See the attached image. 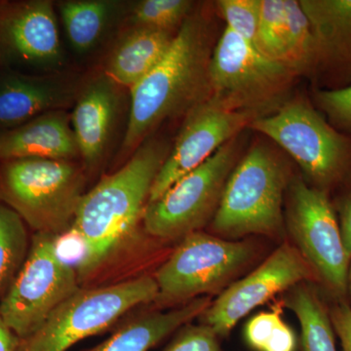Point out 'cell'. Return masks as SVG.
I'll list each match as a JSON object with an SVG mask.
<instances>
[{
	"instance_id": "obj_33",
	"label": "cell",
	"mask_w": 351,
	"mask_h": 351,
	"mask_svg": "<svg viewBox=\"0 0 351 351\" xmlns=\"http://www.w3.org/2000/svg\"><path fill=\"white\" fill-rule=\"evenodd\" d=\"M21 339L0 316V351H17Z\"/></svg>"
},
{
	"instance_id": "obj_28",
	"label": "cell",
	"mask_w": 351,
	"mask_h": 351,
	"mask_svg": "<svg viewBox=\"0 0 351 351\" xmlns=\"http://www.w3.org/2000/svg\"><path fill=\"white\" fill-rule=\"evenodd\" d=\"M217 6L226 29L256 46L261 16V0H219Z\"/></svg>"
},
{
	"instance_id": "obj_8",
	"label": "cell",
	"mask_w": 351,
	"mask_h": 351,
	"mask_svg": "<svg viewBox=\"0 0 351 351\" xmlns=\"http://www.w3.org/2000/svg\"><path fill=\"white\" fill-rule=\"evenodd\" d=\"M57 235L34 233L24 265L0 301V316L21 339L34 334L80 290V276L56 251Z\"/></svg>"
},
{
	"instance_id": "obj_32",
	"label": "cell",
	"mask_w": 351,
	"mask_h": 351,
	"mask_svg": "<svg viewBox=\"0 0 351 351\" xmlns=\"http://www.w3.org/2000/svg\"><path fill=\"white\" fill-rule=\"evenodd\" d=\"M339 226H341V237H343L346 250L351 258V195L346 198L341 207Z\"/></svg>"
},
{
	"instance_id": "obj_22",
	"label": "cell",
	"mask_w": 351,
	"mask_h": 351,
	"mask_svg": "<svg viewBox=\"0 0 351 351\" xmlns=\"http://www.w3.org/2000/svg\"><path fill=\"white\" fill-rule=\"evenodd\" d=\"M301 284L292 288L285 304L301 325L302 351H337L329 309L313 288Z\"/></svg>"
},
{
	"instance_id": "obj_34",
	"label": "cell",
	"mask_w": 351,
	"mask_h": 351,
	"mask_svg": "<svg viewBox=\"0 0 351 351\" xmlns=\"http://www.w3.org/2000/svg\"><path fill=\"white\" fill-rule=\"evenodd\" d=\"M348 295H350L351 299V258L350 262V267H348Z\"/></svg>"
},
{
	"instance_id": "obj_20",
	"label": "cell",
	"mask_w": 351,
	"mask_h": 351,
	"mask_svg": "<svg viewBox=\"0 0 351 351\" xmlns=\"http://www.w3.org/2000/svg\"><path fill=\"white\" fill-rule=\"evenodd\" d=\"M208 297L186 302L166 313H154L129 321L110 338L87 351H149L172 332L202 315L211 304Z\"/></svg>"
},
{
	"instance_id": "obj_13",
	"label": "cell",
	"mask_w": 351,
	"mask_h": 351,
	"mask_svg": "<svg viewBox=\"0 0 351 351\" xmlns=\"http://www.w3.org/2000/svg\"><path fill=\"white\" fill-rule=\"evenodd\" d=\"M315 276L301 252L283 244L257 269L226 288L202 314V324L226 337L256 307Z\"/></svg>"
},
{
	"instance_id": "obj_23",
	"label": "cell",
	"mask_w": 351,
	"mask_h": 351,
	"mask_svg": "<svg viewBox=\"0 0 351 351\" xmlns=\"http://www.w3.org/2000/svg\"><path fill=\"white\" fill-rule=\"evenodd\" d=\"M29 246L31 239L24 221L0 202V301L24 265Z\"/></svg>"
},
{
	"instance_id": "obj_14",
	"label": "cell",
	"mask_w": 351,
	"mask_h": 351,
	"mask_svg": "<svg viewBox=\"0 0 351 351\" xmlns=\"http://www.w3.org/2000/svg\"><path fill=\"white\" fill-rule=\"evenodd\" d=\"M64 64L53 2H0V64L52 71Z\"/></svg>"
},
{
	"instance_id": "obj_21",
	"label": "cell",
	"mask_w": 351,
	"mask_h": 351,
	"mask_svg": "<svg viewBox=\"0 0 351 351\" xmlns=\"http://www.w3.org/2000/svg\"><path fill=\"white\" fill-rule=\"evenodd\" d=\"M117 3L107 0H68L59 4L64 31L73 49L89 52L100 43Z\"/></svg>"
},
{
	"instance_id": "obj_6",
	"label": "cell",
	"mask_w": 351,
	"mask_h": 351,
	"mask_svg": "<svg viewBox=\"0 0 351 351\" xmlns=\"http://www.w3.org/2000/svg\"><path fill=\"white\" fill-rule=\"evenodd\" d=\"M158 287L151 276L76 291L50 314L17 351H68L82 339L106 331L134 307L156 302Z\"/></svg>"
},
{
	"instance_id": "obj_12",
	"label": "cell",
	"mask_w": 351,
	"mask_h": 351,
	"mask_svg": "<svg viewBox=\"0 0 351 351\" xmlns=\"http://www.w3.org/2000/svg\"><path fill=\"white\" fill-rule=\"evenodd\" d=\"M265 114L256 110H228L209 98L191 108L154 180L149 202L160 197L176 182L199 167L254 120Z\"/></svg>"
},
{
	"instance_id": "obj_7",
	"label": "cell",
	"mask_w": 351,
	"mask_h": 351,
	"mask_svg": "<svg viewBox=\"0 0 351 351\" xmlns=\"http://www.w3.org/2000/svg\"><path fill=\"white\" fill-rule=\"evenodd\" d=\"M295 76L226 27L210 60L208 98L228 110L267 114Z\"/></svg>"
},
{
	"instance_id": "obj_19",
	"label": "cell",
	"mask_w": 351,
	"mask_h": 351,
	"mask_svg": "<svg viewBox=\"0 0 351 351\" xmlns=\"http://www.w3.org/2000/svg\"><path fill=\"white\" fill-rule=\"evenodd\" d=\"M174 38L173 32L134 27L110 53L104 73L131 90L163 59Z\"/></svg>"
},
{
	"instance_id": "obj_11",
	"label": "cell",
	"mask_w": 351,
	"mask_h": 351,
	"mask_svg": "<svg viewBox=\"0 0 351 351\" xmlns=\"http://www.w3.org/2000/svg\"><path fill=\"white\" fill-rule=\"evenodd\" d=\"M288 226L314 274L339 301L348 295L350 258L329 195L295 180L291 186Z\"/></svg>"
},
{
	"instance_id": "obj_17",
	"label": "cell",
	"mask_w": 351,
	"mask_h": 351,
	"mask_svg": "<svg viewBox=\"0 0 351 351\" xmlns=\"http://www.w3.org/2000/svg\"><path fill=\"white\" fill-rule=\"evenodd\" d=\"M317 48L315 73L328 90L351 84V0H300Z\"/></svg>"
},
{
	"instance_id": "obj_2",
	"label": "cell",
	"mask_w": 351,
	"mask_h": 351,
	"mask_svg": "<svg viewBox=\"0 0 351 351\" xmlns=\"http://www.w3.org/2000/svg\"><path fill=\"white\" fill-rule=\"evenodd\" d=\"M213 49L206 18L191 12L163 59L130 90V112L120 154H133L159 124L206 100Z\"/></svg>"
},
{
	"instance_id": "obj_1",
	"label": "cell",
	"mask_w": 351,
	"mask_h": 351,
	"mask_svg": "<svg viewBox=\"0 0 351 351\" xmlns=\"http://www.w3.org/2000/svg\"><path fill=\"white\" fill-rule=\"evenodd\" d=\"M169 152L162 141L145 140L123 167L83 195L71 228L84 244L80 280L103 267L135 232Z\"/></svg>"
},
{
	"instance_id": "obj_3",
	"label": "cell",
	"mask_w": 351,
	"mask_h": 351,
	"mask_svg": "<svg viewBox=\"0 0 351 351\" xmlns=\"http://www.w3.org/2000/svg\"><path fill=\"white\" fill-rule=\"evenodd\" d=\"M84 172L75 160H1L0 202L19 215L34 233L62 234L73 226L85 195Z\"/></svg>"
},
{
	"instance_id": "obj_4",
	"label": "cell",
	"mask_w": 351,
	"mask_h": 351,
	"mask_svg": "<svg viewBox=\"0 0 351 351\" xmlns=\"http://www.w3.org/2000/svg\"><path fill=\"white\" fill-rule=\"evenodd\" d=\"M287 168L269 147L256 145L237 162L226 182L212 228L221 237H276L283 228Z\"/></svg>"
},
{
	"instance_id": "obj_25",
	"label": "cell",
	"mask_w": 351,
	"mask_h": 351,
	"mask_svg": "<svg viewBox=\"0 0 351 351\" xmlns=\"http://www.w3.org/2000/svg\"><path fill=\"white\" fill-rule=\"evenodd\" d=\"M280 307L252 317L244 330L247 343L257 351H295L294 331L284 322Z\"/></svg>"
},
{
	"instance_id": "obj_5",
	"label": "cell",
	"mask_w": 351,
	"mask_h": 351,
	"mask_svg": "<svg viewBox=\"0 0 351 351\" xmlns=\"http://www.w3.org/2000/svg\"><path fill=\"white\" fill-rule=\"evenodd\" d=\"M249 127L287 152L314 188L328 193L351 174V137L304 99L283 104Z\"/></svg>"
},
{
	"instance_id": "obj_24",
	"label": "cell",
	"mask_w": 351,
	"mask_h": 351,
	"mask_svg": "<svg viewBox=\"0 0 351 351\" xmlns=\"http://www.w3.org/2000/svg\"><path fill=\"white\" fill-rule=\"evenodd\" d=\"M287 25V66L295 75L315 73L317 48L311 22L299 0H284Z\"/></svg>"
},
{
	"instance_id": "obj_15",
	"label": "cell",
	"mask_w": 351,
	"mask_h": 351,
	"mask_svg": "<svg viewBox=\"0 0 351 351\" xmlns=\"http://www.w3.org/2000/svg\"><path fill=\"white\" fill-rule=\"evenodd\" d=\"M121 88L104 73L80 88L71 122L85 170H96L107 156L121 106Z\"/></svg>"
},
{
	"instance_id": "obj_10",
	"label": "cell",
	"mask_w": 351,
	"mask_h": 351,
	"mask_svg": "<svg viewBox=\"0 0 351 351\" xmlns=\"http://www.w3.org/2000/svg\"><path fill=\"white\" fill-rule=\"evenodd\" d=\"M253 256V246L248 242L230 241L200 232L189 233L157 270L156 302H189L218 291Z\"/></svg>"
},
{
	"instance_id": "obj_27",
	"label": "cell",
	"mask_w": 351,
	"mask_h": 351,
	"mask_svg": "<svg viewBox=\"0 0 351 351\" xmlns=\"http://www.w3.org/2000/svg\"><path fill=\"white\" fill-rule=\"evenodd\" d=\"M193 7V2L189 0H143L132 10V24L134 27L173 32L181 27Z\"/></svg>"
},
{
	"instance_id": "obj_9",
	"label": "cell",
	"mask_w": 351,
	"mask_h": 351,
	"mask_svg": "<svg viewBox=\"0 0 351 351\" xmlns=\"http://www.w3.org/2000/svg\"><path fill=\"white\" fill-rule=\"evenodd\" d=\"M239 159L237 138L199 167L184 175L145 207V232L162 239H184L213 219L226 182Z\"/></svg>"
},
{
	"instance_id": "obj_29",
	"label": "cell",
	"mask_w": 351,
	"mask_h": 351,
	"mask_svg": "<svg viewBox=\"0 0 351 351\" xmlns=\"http://www.w3.org/2000/svg\"><path fill=\"white\" fill-rule=\"evenodd\" d=\"M314 99L335 128L351 133V84L339 89L317 90Z\"/></svg>"
},
{
	"instance_id": "obj_26",
	"label": "cell",
	"mask_w": 351,
	"mask_h": 351,
	"mask_svg": "<svg viewBox=\"0 0 351 351\" xmlns=\"http://www.w3.org/2000/svg\"><path fill=\"white\" fill-rule=\"evenodd\" d=\"M261 3L256 47L265 56L287 66V25L284 0H261Z\"/></svg>"
},
{
	"instance_id": "obj_31",
	"label": "cell",
	"mask_w": 351,
	"mask_h": 351,
	"mask_svg": "<svg viewBox=\"0 0 351 351\" xmlns=\"http://www.w3.org/2000/svg\"><path fill=\"white\" fill-rule=\"evenodd\" d=\"M332 328L341 341L343 351H351V306L338 301L329 309Z\"/></svg>"
},
{
	"instance_id": "obj_18",
	"label": "cell",
	"mask_w": 351,
	"mask_h": 351,
	"mask_svg": "<svg viewBox=\"0 0 351 351\" xmlns=\"http://www.w3.org/2000/svg\"><path fill=\"white\" fill-rule=\"evenodd\" d=\"M25 157L63 160L80 157L66 110H51L0 133V161Z\"/></svg>"
},
{
	"instance_id": "obj_30",
	"label": "cell",
	"mask_w": 351,
	"mask_h": 351,
	"mask_svg": "<svg viewBox=\"0 0 351 351\" xmlns=\"http://www.w3.org/2000/svg\"><path fill=\"white\" fill-rule=\"evenodd\" d=\"M219 337L207 325L182 326L164 351H221Z\"/></svg>"
},
{
	"instance_id": "obj_16",
	"label": "cell",
	"mask_w": 351,
	"mask_h": 351,
	"mask_svg": "<svg viewBox=\"0 0 351 351\" xmlns=\"http://www.w3.org/2000/svg\"><path fill=\"white\" fill-rule=\"evenodd\" d=\"M82 85L63 75H25L10 71L0 75V129L15 128L51 110L73 105Z\"/></svg>"
}]
</instances>
